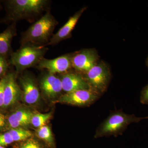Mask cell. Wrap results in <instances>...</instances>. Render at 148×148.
<instances>
[{
    "mask_svg": "<svg viewBox=\"0 0 148 148\" xmlns=\"http://www.w3.org/2000/svg\"><path fill=\"white\" fill-rule=\"evenodd\" d=\"M58 24V21L50 12H47L40 19L22 33L20 40L21 45L29 44L47 45Z\"/></svg>",
    "mask_w": 148,
    "mask_h": 148,
    "instance_id": "obj_1",
    "label": "cell"
},
{
    "mask_svg": "<svg viewBox=\"0 0 148 148\" xmlns=\"http://www.w3.org/2000/svg\"><path fill=\"white\" fill-rule=\"evenodd\" d=\"M49 5L46 0H9L6 1L7 21H16L21 19L33 20Z\"/></svg>",
    "mask_w": 148,
    "mask_h": 148,
    "instance_id": "obj_2",
    "label": "cell"
},
{
    "mask_svg": "<svg viewBox=\"0 0 148 148\" xmlns=\"http://www.w3.org/2000/svg\"><path fill=\"white\" fill-rule=\"evenodd\" d=\"M145 119H148V116L139 117L134 114L125 113L121 110L113 111L97 128L94 138L112 135L116 137L122 135L130 124Z\"/></svg>",
    "mask_w": 148,
    "mask_h": 148,
    "instance_id": "obj_3",
    "label": "cell"
},
{
    "mask_svg": "<svg viewBox=\"0 0 148 148\" xmlns=\"http://www.w3.org/2000/svg\"><path fill=\"white\" fill-rule=\"evenodd\" d=\"M45 45H24L11 55V64L18 72L37 66L49 50Z\"/></svg>",
    "mask_w": 148,
    "mask_h": 148,
    "instance_id": "obj_4",
    "label": "cell"
},
{
    "mask_svg": "<svg viewBox=\"0 0 148 148\" xmlns=\"http://www.w3.org/2000/svg\"><path fill=\"white\" fill-rule=\"evenodd\" d=\"M86 80L90 88L100 95L108 86L111 73L108 66L103 62L97 63L85 74Z\"/></svg>",
    "mask_w": 148,
    "mask_h": 148,
    "instance_id": "obj_5",
    "label": "cell"
},
{
    "mask_svg": "<svg viewBox=\"0 0 148 148\" xmlns=\"http://www.w3.org/2000/svg\"><path fill=\"white\" fill-rule=\"evenodd\" d=\"M100 96V94L90 88L66 93L61 95L56 102L71 106L86 107L93 104Z\"/></svg>",
    "mask_w": 148,
    "mask_h": 148,
    "instance_id": "obj_6",
    "label": "cell"
},
{
    "mask_svg": "<svg viewBox=\"0 0 148 148\" xmlns=\"http://www.w3.org/2000/svg\"><path fill=\"white\" fill-rule=\"evenodd\" d=\"M98 59L94 49H83L72 54V67L77 71L86 74L98 63Z\"/></svg>",
    "mask_w": 148,
    "mask_h": 148,
    "instance_id": "obj_7",
    "label": "cell"
},
{
    "mask_svg": "<svg viewBox=\"0 0 148 148\" xmlns=\"http://www.w3.org/2000/svg\"><path fill=\"white\" fill-rule=\"evenodd\" d=\"M72 56L71 54H66L52 59L43 58L37 66L50 73H64L72 68Z\"/></svg>",
    "mask_w": 148,
    "mask_h": 148,
    "instance_id": "obj_8",
    "label": "cell"
},
{
    "mask_svg": "<svg viewBox=\"0 0 148 148\" xmlns=\"http://www.w3.org/2000/svg\"><path fill=\"white\" fill-rule=\"evenodd\" d=\"M22 99L24 103L33 106L38 103L40 98L39 89L34 78L25 73L20 78Z\"/></svg>",
    "mask_w": 148,
    "mask_h": 148,
    "instance_id": "obj_9",
    "label": "cell"
},
{
    "mask_svg": "<svg viewBox=\"0 0 148 148\" xmlns=\"http://www.w3.org/2000/svg\"><path fill=\"white\" fill-rule=\"evenodd\" d=\"M3 108L8 109L14 105L21 98L22 92L13 73L6 75Z\"/></svg>",
    "mask_w": 148,
    "mask_h": 148,
    "instance_id": "obj_10",
    "label": "cell"
},
{
    "mask_svg": "<svg viewBox=\"0 0 148 148\" xmlns=\"http://www.w3.org/2000/svg\"><path fill=\"white\" fill-rule=\"evenodd\" d=\"M86 8H82L70 17L68 21L57 33L53 35L47 45H54L71 36L72 32Z\"/></svg>",
    "mask_w": 148,
    "mask_h": 148,
    "instance_id": "obj_11",
    "label": "cell"
},
{
    "mask_svg": "<svg viewBox=\"0 0 148 148\" xmlns=\"http://www.w3.org/2000/svg\"><path fill=\"white\" fill-rule=\"evenodd\" d=\"M60 79L63 90L66 93L90 88L85 77L79 73L67 72Z\"/></svg>",
    "mask_w": 148,
    "mask_h": 148,
    "instance_id": "obj_12",
    "label": "cell"
},
{
    "mask_svg": "<svg viewBox=\"0 0 148 148\" xmlns=\"http://www.w3.org/2000/svg\"><path fill=\"white\" fill-rule=\"evenodd\" d=\"M40 87L43 94L50 99L58 97L63 90L60 78L49 73L45 74L42 78Z\"/></svg>",
    "mask_w": 148,
    "mask_h": 148,
    "instance_id": "obj_13",
    "label": "cell"
},
{
    "mask_svg": "<svg viewBox=\"0 0 148 148\" xmlns=\"http://www.w3.org/2000/svg\"><path fill=\"white\" fill-rule=\"evenodd\" d=\"M33 114L29 110L18 109L8 116L7 119V124L10 129L26 127L31 124Z\"/></svg>",
    "mask_w": 148,
    "mask_h": 148,
    "instance_id": "obj_14",
    "label": "cell"
},
{
    "mask_svg": "<svg viewBox=\"0 0 148 148\" xmlns=\"http://www.w3.org/2000/svg\"><path fill=\"white\" fill-rule=\"evenodd\" d=\"M16 35V22H13L0 34V56L6 57L11 55V43L14 37Z\"/></svg>",
    "mask_w": 148,
    "mask_h": 148,
    "instance_id": "obj_15",
    "label": "cell"
},
{
    "mask_svg": "<svg viewBox=\"0 0 148 148\" xmlns=\"http://www.w3.org/2000/svg\"><path fill=\"white\" fill-rule=\"evenodd\" d=\"M37 137L49 148H56V144L50 127L45 125L37 130Z\"/></svg>",
    "mask_w": 148,
    "mask_h": 148,
    "instance_id": "obj_16",
    "label": "cell"
},
{
    "mask_svg": "<svg viewBox=\"0 0 148 148\" xmlns=\"http://www.w3.org/2000/svg\"><path fill=\"white\" fill-rule=\"evenodd\" d=\"M14 142L18 143L33 137L32 132L23 127L10 129L9 131Z\"/></svg>",
    "mask_w": 148,
    "mask_h": 148,
    "instance_id": "obj_17",
    "label": "cell"
},
{
    "mask_svg": "<svg viewBox=\"0 0 148 148\" xmlns=\"http://www.w3.org/2000/svg\"><path fill=\"white\" fill-rule=\"evenodd\" d=\"M13 148H49L44 143L34 136L21 142L17 143Z\"/></svg>",
    "mask_w": 148,
    "mask_h": 148,
    "instance_id": "obj_18",
    "label": "cell"
},
{
    "mask_svg": "<svg viewBox=\"0 0 148 148\" xmlns=\"http://www.w3.org/2000/svg\"><path fill=\"white\" fill-rule=\"evenodd\" d=\"M52 116L51 112L47 113H36L33 114L31 119V124L35 127L40 128L45 124Z\"/></svg>",
    "mask_w": 148,
    "mask_h": 148,
    "instance_id": "obj_19",
    "label": "cell"
},
{
    "mask_svg": "<svg viewBox=\"0 0 148 148\" xmlns=\"http://www.w3.org/2000/svg\"><path fill=\"white\" fill-rule=\"evenodd\" d=\"M14 142L9 132H7L0 134V146L6 147Z\"/></svg>",
    "mask_w": 148,
    "mask_h": 148,
    "instance_id": "obj_20",
    "label": "cell"
},
{
    "mask_svg": "<svg viewBox=\"0 0 148 148\" xmlns=\"http://www.w3.org/2000/svg\"><path fill=\"white\" fill-rule=\"evenodd\" d=\"M6 76L3 77L0 80V108H3L4 103V89L5 87Z\"/></svg>",
    "mask_w": 148,
    "mask_h": 148,
    "instance_id": "obj_21",
    "label": "cell"
},
{
    "mask_svg": "<svg viewBox=\"0 0 148 148\" xmlns=\"http://www.w3.org/2000/svg\"><path fill=\"white\" fill-rule=\"evenodd\" d=\"M8 67V63L6 58L0 56V77L4 75Z\"/></svg>",
    "mask_w": 148,
    "mask_h": 148,
    "instance_id": "obj_22",
    "label": "cell"
},
{
    "mask_svg": "<svg viewBox=\"0 0 148 148\" xmlns=\"http://www.w3.org/2000/svg\"><path fill=\"white\" fill-rule=\"evenodd\" d=\"M140 102L142 104L148 105V84L142 90L140 96Z\"/></svg>",
    "mask_w": 148,
    "mask_h": 148,
    "instance_id": "obj_23",
    "label": "cell"
},
{
    "mask_svg": "<svg viewBox=\"0 0 148 148\" xmlns=\"http://www.w3.org/2000/svg\"><path fill=\"white\" fill-rule=\"evenodd\" d=\"M6 124V118L3 114L0 113V132L3 129Z\"/></svg>",
    "mask_w": 148,
    "mask_h": 148,
    "instance_id": "obj_24",
    "label": "cell"
},
{
    "mask_svg": "<svg viewBox=\"0 0 148 148\" xmlns=\"http://www.w3.org/2000/svg\"><path fill=\"white\" fill-rule=\"evenodd\" d=\"M146 65H147V66L148 68V56L147 58V61H146Z\"/></svg>",
    "mask_w": 148,
    "mask_h": 148,
    "instance_id": "obj_25",
    "label": "cell"
},
{
    "mask_svg": "<svg viewBox=\"0 0 148 148\" xmlns=\"http://www.w3.org/2000/svg\"><path fill=\"white\" fill-rule=\"evenodd\" d=\"M0 148H5V147H2V146H0Z\"/></svg>",
    "mask_w": 148,
    "mask_h": 148,
    "instance_id": "obj_26",
    "label": "cell"
},
{
    "mask_svg": "<svg viewBox=\"0 0 148 148\" xmlns=\"http://www.w3.org/2000/svg\"><path fill=\"white\" fill-rule=\"evenodd\" d=\"M1 8V2H0V9Z\"/></svg>",
    "mask_w": 148,
    "mask_h": 148,
    "instance_id": "obj_27",
    "label": "cell"
}]
</instances>
